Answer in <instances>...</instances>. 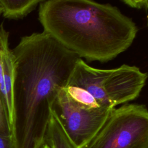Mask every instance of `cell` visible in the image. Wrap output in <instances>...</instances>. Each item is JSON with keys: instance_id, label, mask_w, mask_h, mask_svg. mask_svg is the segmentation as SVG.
<instances>
[{"instance_id": "10", "label": "cell", "mask_w": 148, "mask_h": 148, "mask_svg": "<svg viewBox=\"0 0 148 148\" xmlns=\"http://www.w3.org/2000/svg\"><path fill=\"white\" fill-rule=\"evenodd\" d=\"M0 135L12 136L9 121L0 94Z\"/></svg>"}, {"instance_id": "9", "label": "cell", "mask_w": 148, "mask_h": 148, "mask_svg": "<svg viewBox=\"0 0 148 148\" xmlns=\"http://www.w3.org/2000/svg\"><path fill=\"white\" fill-rule=\"evenodd\" d=\"M69 97L79 106L86 109H98L102 106L87 90L79 87L66 86L64 87Z\"/></svg>"}, {"instance_id": "4", "label": "cell", "mask_w": 148, "mask_h": 148, "mask_svg": "<svg viewBox=\"0 0 148 148\" xmlns=\"http://www.w3.org/2000/svg\"><path fill=\"white\" fill-rule=\"evenodd\" d=\"M81 148H148L146 105L128 103L114 108L99 130Z\"/></svg>"}, {"instance_id": "6", "label": "cell", "mask_w": 148, "mask_h": 148, "mask_svg": "<svg viewBox=\"0 0 148 148\" xmlns=\"http://www.w3.org/2000/svg\"><path fill=\"white\" fill-rule=\"evenodd\" d=\"M9 32L6 30L2 23L0 24V50L3 62V77L0 86V94L12 130L14 114L13 84L15 65L14 56L9 45Z\"/></svg>"}, {"instance_id": "12", "label": "cell", "mask_w": 148, "mask_h": 148, "mask_svg": "<svg viewBox=\"0 0 148 148\" xmlns=\"http://www.w3.org/2000/svg\"><path fill=\"white\" fill-rule=\"evenodd\" d=\"M0 148H16L12 136L0 135Z\"/></svg>"}, {"instance_id": "8", "label": "cell", "mask_w": 148, "mask_h": 148, "mask_svg": "<svg viewBox=\"0 0 148 148\" xmlns=\"http://www.w3.org/2000/svg\"><path fill=\"white\" fill-rule=\"evenodd\" d=\"M46 145L52 148H79L68 136L53 111L47 126Z\"/></svg>"}, {"instance_id": "5", "label": "cell", "mask_w": 148, "mask_h": 148, "mask_svg": "<svg viewBox=\"0 0 148 148\" xmlns=\"http://www.w3.org/2000/svg\"><path fill=\"white\" fill-rule=\"evenodd\" d=\"M113 109L82 108L72 101L62 87L58 92L52 111L69 139L81 148L99 130Z\"/></svg>"}, {"instance_id": "1", "label": "cell", "mask_w": 148, "mask_h": 148, "mask_svg": "<svg viewBox=\"0 0 148 148\" xmlns=\"http://www.w3.org/2000/svg\"><path fill=\"white\" fill-rule=\"evenodd\" d=\"M15 65L12 137L16 148H42L59 90L79 58L42 31L21 38L12 49Z\"/></svg>"}, {"instance_id": "2", "label": "cell", "mask_w": 148, "mask_h": 148, "mask_svg": "<svg viewBox=\"0 0 148 148\" xmlns=\"http://www.w3.org/2000/svg\"><path fill=\"white\" fill-rule=\"evenodd\" d=\"M38 19L43 31L90 62L114 59L128 49L138 32L117 7L90 0H43Z\"/></svg>"}, {"instance_id": "3", "label": "cell", "mask_w": 148, "mask_h": 148, "mask_svg": "<svg viewBox=\"0 0 148 148\" xmlns=\"http://www.w3.org/2000/svg\"><path fill=\"white\" fill-rule=\"evenodd\" d=\"M147 79V73L135 65L123 64L112 69H99L79 58L66 86L83 88L102 106L114 108L139 97Z\"/></svg>"}, {"instance_id": "7", "label": "cell", "mask_w": 148, "mask_h": 148, "mask_svg": "<svg viewBox=\"0 0 148 148\" xmlns=\"http://www.w3.org/2000/svg\"><path fill=\"white\" fill-rule=\"evenodd\" d=\"M43 0H0L3 17L22 19L34 10Z\"/></svg>"}, {"instance_id": "13", "label": "cell", "mask_w": 148, "mask_h": 148, "mask_svg": "<svg viewBox=\"0 0 148 148\" xmlns=\"http://www.w3.org/2000/svg\"><path fill=\"white\" fill-rule=\"evenodd\" d=\"M2 77H3V62H2L1 52L0 50V86L2 82Z\"/></svg>"}, {"instance_id": "16", "label": "cell", "mask_w": 148, "mask_h": 148, "mask_svg": "<svg viewBox=\"0 0 148 148\" xmlns=\"http://www.w3.org/2000/svg\"><path fill=\"white\" fill-rule=\"evenodd\" d=\"M50 147V148H52V147Z\"/></svg>"}, {"instance_id": "11", "label": "cell", "mask_w": 148, "mask_h": 148, "mask_svg": "<svg viewBox=\"0 0 148 148\" xmlns=\"http://www.w3.org/2000/svg\"><path fill=\"white\" fill-rule=\"evenodd\" d=\"M125 5L137 9H145L147 11L148 8V1L147 0H122Z\"/></svg>"}, {"instance_id": "15", "label": "cell", "mask_w": 148, "mask_h": 148, "mask_svg": "<svg viewBox=\"0 0 148 148\" xmlns=\"http://www.w3.org/2000/svg\"><path fill=\"white\" fill-rule=\"evenodd\" d=\"M2 7H1V6L0 5V15L2 14Z\"/></svg>"}, {"instance_id": "14", "label": "cell", "mask_w": 148, "mask_h": 148, "mask_svg": "<svg viewBox=\"0 0 148 148\" xmlns=\"http://www.w3.org/2000/svg\"><path fill=\"white\" fill-rule=\"evenodd\" d=\"M42 148H50L49 147V146H48V145H45Z\"/></svg>"}]
</instances>
